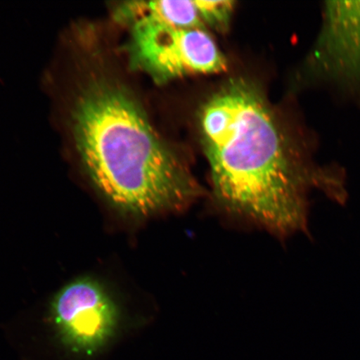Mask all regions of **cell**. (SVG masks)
Wrapping results in <instances>:
<instances>
[{"label":"cell","instance_id":"6","mask_svg":"<svg viewBox=\"0 0 360 360\" xmlns=\"http://www.w3.org/2000/svg\"><path fill=\"white\" fill-rule=\"evenodd\" d=\"M115 19L129 26L146 20L158 25L184 29H202V22L195 1H132L116 8Z\"/></svg>","mask_w":360,"mask_h":360},{"label":"cell","instance_id":"1","mask_svg":"<svg viewBox=\"0 0 360 360\" xmlns=\"http://www.w3.org/2000/svg\"><path fill=\"white\" fill-rule=\"evenodd\" d=\"M200 127L214 208L224 218L285 238L309 233L311 188L347 200L344 170L315 164L309 145L286 131L250 81L232 79L214 93Z\"/></svg>","mask_w":360,"mask_h":360},{"label":"cell","instance_id":"7","mask_svg":"<svg viewBox=\"0 0 360 360\" xmlns=\"http://www.w3.org/2000/svg\"><path fill=\"white\" fill-rule=\"evenodd\" d=\"M198 11L205 26L217 30H226L231 22L235 1L219 0V1H195Z\"/></svg>","mask_w":360,"mask_h":360},{"label":"cell","instance_id":"3","mask_svg":"<svg viewBox=\"0 0 360 360\" xmlns=\"http://www.w3.org/2000/svg\"><path fill=\"white\" fill-rule=\"evenodd\" d=\"M129 27L130 62L158 84L226 70V58L206 30L177 28L146 20Z\"/></svg>","mask_w":360,"mask_h":360},{"label":"cell","instance_id":"2","mask_svg":"<svg viewBox=\"0 0 360 360\" xmlns=\"http://www.w3.org/2000/svg\"><path fill=\"white\" fill-rule=\"evenodd\" d=\"M73 122L90 178L124 212L139 218L180 214L202 195L186 164L120 85L103 79L89 84L76 101Z\"/></svg>","mask_w":360,"mask_h":360},{"label":"cell","instance_id":"5","mask_svg":"<svg viewBox=\"0 0 360 360\" xmlns=\"http://www.w3.org/2000/svg\"><path fill=\"white\" fill-rule=\"evenodd\" d=\"M52 315L67 345L87 354L109 339L117 321L115 305L90 280L75 281L62 289L53 300Z\"/></svg>","mask_w":360,"mask_h":360},{"label":"cell","instance_id":"4","mask_svg":"<svg viewBox=\"0 0 360 360\" xmlns=\"http://www.w3.org/2000/svg\"><path fill=\"white\" fill-rule=\"evenodd\" d=\"M318 82L360 103V1H328L310 56Z\"/></svg>","mask_w":360,"mask_h":360}]
</instances>
